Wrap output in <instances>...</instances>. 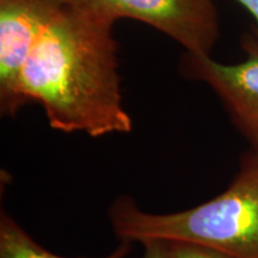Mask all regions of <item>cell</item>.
Listing matches in <instances>:
<instances>
[{"mask_svg":"<svg viewBox=\"0 0 258 258\" xmlns=\"http://www.w3.org/2000/svg\"><path fill=\"white\" fill-rule=\"evenodd\" d=\"M114 25L64 0L35 42L19 95L24 105L43 108L54 131L101 138L133 129L122 98Z\"/></svg>","mask_w":258,"mask_h":258,"instance_id":"cell-1","label":"cell"},{"mask_svg":"<svg viewBox=\"0 0 258 258\" xmlns=\"http://www.w3.org/2000/svg\"><path fill=\"white\" fill-rule=\"evenodd\" d=\"M108 218L120 241H182L232 258H258V146L244 152L230 185L207 202L156 214L121 195L111 202Z\"/></svg>","mask_w":258,"mask_h":258,"instance_id":"cell-2","label":"cell"},{"mask_svg":"<svg viewBox=\"0 0 258 258\" xmlns=\"http://www.w3.org/2000/svg\"><path fill=\"white\" fill-rule=\"evenodd\" d=\"M70 5L116 23L129 18L172 38L192 55H211L220 28L214 0H66Z\"/></svg>","mask_w":258,"mask_h":258,"instance_id":"cell-3","label":"cell"},{"mask_svg":"<svg viewBox=\"0 0 258 258\" xmlns=\"http://www.w3.org/2000/svg\"><path fill=\"white\" fill-rule=\"evenodd\" d=\"M240 46L246 54L241 62L225 64L211 55L184 53L179 67L185 77L214 91L238 132L258 146V35L253 29L243 34Z\"/></svg>","mask_w":258,"mask_h":258,"instance_id":"cell-4","label":"cell"},{"mask_svg":"<svg viewBox=\"0 0 258 258\" xmlns=\"http://www.w3.org/2000/svg\"><path fill=\"white\" fill-rule=\"evenodd\" d=\"M64 0H0V111L15 116L24 108L19 78L35 42Z\"/></svg>","mask_w":258,"mask_h":258,"instance_id":"cell-5","label":"cell"},{"mask_svg":"<svg viewBox=\"0 0 258 258\" xmlns=\"http://www.w3.org/2000/svg\"><path fill=\"white\" fill-rule=\"evenodd\" d=\"M133 244L121 241L111 253L102 258H125L132 251ZM0 258H88L64 257L50 252L37 243L27 231L12 219L8 213L0 214Z\"/></svg>","mask_w":258,"mask_h":258,"instance_id":"cell-6","label":"cell"},{"mask_svg":"<svg viewBox=\"0 0 258 258\" xmlns=\"http://www.w3.org/2000/svg\"><path fill=\"white\" fill-rule=\"evenodd\" d=\"M163 244L164 258H232L202 245L182 241H163Z\"/></svg>","mask_w":258,"mask_h":258,"instance_id":"cell-7","label":"cell"},{"mask_svg":"<svg viewBox=\"0 0 258 258\" xmlns=\"http://www.w3.org/2000/svg\"><path fill=\"white\" fill-rule=\"evenodd\" d=\"M145 252L143 258H164V244L160 240H152L143 244Z\"/></svg>","mask_w":258,"mask_h":258,"instance_id":"cell-8","label":"cell"},{"mask_svg":"<svg viewBox=\"0 0 258 258\" xmlns=\"http://www.w3.org/2000/svg\"><path fill=\"white\" fill-rule=\"evenodd\" d=\"M235 2L239 3L252 16V18L254 19V24H256V27H253L252 29L258 35V0H235Z\"/></svg>","mask_w":258,"mask_h":258,"instance_id":"cell-9","label":"cell"}]
</instances>
